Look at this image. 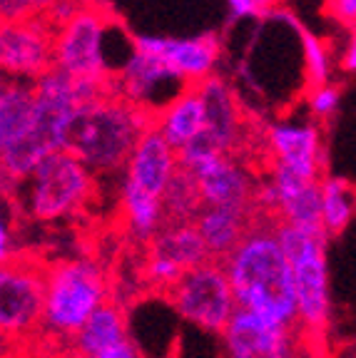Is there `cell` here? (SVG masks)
<instances>
[{"mask_svg":"<svg viewBox=\"0 0 356 358\" xmlns=\"http://www.w3.org/2000/svg\"><path fill=\"white\" fill-rule=\"evenodd\" d=\"M35 124V83L6 78L0 90V164L11 167L25 152Z\"/></svg>","mask_w":356,"mask_h":358,"instance_id":"13","label":"cell"},{"mask_svg":"<svg viewBox=\"0 0 356 358\" xmlns=\"http://www.w3.org/2000/svg\"><path fill=\"white\" fill-rule=\"evenodd\" d=\"M107 301V279L93 259H67L45 268L43 331L50 338L73 341L75 334Z\"/></svg>","mask_w":356,"mask_h":358,"instance_id":"3","label":"cell"},{"mask_svg":"<svg viewBox=\"0 0 356 358\" xmlns=\"http://www.w3.org/2000/svg\"><path fill=\"white\" fill-rule=\"evenodd\" d=\"M152 127V115L107 92L80 105L67 152H73L93 174H115L128 167L139 140Z\"/></svg>","mask_w":356,"mask_h":358,"instance_id":"2","label":"cell"},{"mask_svg":"<svg viewBox=\"0 0 356 358\" xmlns=\"http://www.w3.org/2000/svg\"><path fill=\"white\" fill-rule=\"evenodd\" d=\"M277 239L294 271L296 296H299V321L309 336L322 334L329 324L331 299H329V234L324 227H301L277 219Z\"/></svg>","mask_w":356,"mask_h":358,"instance_id":"5","label":"cell"},{"mask_svg":"<svg viewBox=\"0 0 356 358\" xmlns=\"http://www.w3.org/2000/svg\"><path fill=\"white\" fill-rule=\"evenodd\" d=\"M197 90H200L207 112V129L202 137L217 152L229 155L242 140V115L234 90L219 75L207 78L205 83L197 85Z\"/></svg>","mask_w":356,"mask_h":358,"instance_id":"17","label":"cell"},{"mask_svg":"<svg viewBox=\"0 0 356 358\" xmlns=\"http://www.w3.org/2000/svg\"><path fill=\"white\" fill-rule=\"evenodd\" d=\"M45 271L35 264L13 259L0 268V329L8 338L28 336L43 326Z\"/></svg>","mask_w":356,"mask_h":358,"instance_id":"10","label":"cell"},{"mask_svg":"<svg viewBox=\"0 0 356 358\" xmlns=\"http://www.w3.org/2000/svg\"><path fill=\"white\" fill-rule=\"evenodd\" d=\"M339 107V90L334 85H322V87L309 90V110L317 117H329Z\"/></svg>","mask_w":356,"mask_h":358,"instance_id":"29","label":"cell"},{"mask_svg":"<svg viewBox=\"0 0 356 358\" xmlns=\"http://www.w3.org/2000/svg\"><path fill=\"white\" fill-rule=\"evenodd\" d=\"M120 201H123L128 229L135 239L155 241V236L167 227V209H165L162 196L147 194L145 189H139L132 182L123 179L120 182Z\"/></svg>","mask_w":356,"mask_h":358,"instance_id":"22","label":"cell"},{"mask_svg":"<svg viewBox=\"0 0 356 358\" xmlns=\"http://www.w3.org/2000/svg\"><path fill=\"white\" fill-rule=\"evenodd\" d=\"M267 142L274 152V162L294 169L309 179H322L327 164V152L322 145V132L314 124L277 122L269 127Z\"/></svg>","mask_w":356,"mask_h":358,"instance_id":"15","label":"cell"},{"mask_svg":"<svg viewBox=\"0 0 356 358\" xmlns=\"http://www.w3.org/2000/svg\"><path fill=\"white\" fill-rule=\"evenodd\" d=\"M329 8L339 17L341 22H351L356 20V0H329Z\"/></svg>","mask_w":356,"mask_h":358,"instance_id":"31","label":"cell"},{"mask_svg":"<svg viewBox=\"0 0 356 358\" xmlns=\"http://www.w3.org/2000/svg\"><path fill=\"white\" fill-rule=\"evenodd\" d=\"M192 85L160 55L135 52L125 70L110 83V92L130 105L160 117Z\"/></svg>","mask_w":356,"mask_h":358,"instance_id":"9","label":"cell"},{"mask_svg":"<svg viewBox=\"0 0 356 358\" xmlns=\"http://www.w3.org/2000/svg\"><path fill=\"white\" fill-rule=\"evenodd\" d=\"M179 167L197 179L205 207L254 212V179L229 155L217 152L205 137L179 152Z\"/></svg>","mask_w":356,"mask_h":358,"instance_id":"7","label":"cell"},{"mask_svg":"<svg viewBox=\"0 0 356 358\" xmlns=\"http://www.w3.org/2000/svg\"><path fill=\"white\" fill-rule=\"evenodd\" d=\"M57 0H3V22L35 17L40 13H48Z\"/></svg>","mask_w":356,"mask_h":358,"instance_id":"28","label":"cell"},{"mask_svg":"<svg viewBox=\"0 0 356 358\" xmlns=\"http://www.w3.org/2000/svg\"><path fill=\"white\" fill-rule=\"evenodd\" d=\"M162 57L187 80L189 85H200L214 75L219 60L217 35H200V38H167Z\"/></svg>","mask_w":356,"mask_h":358,"instance_id":"21","label":"cell"},{"mask_svg":"<svg viewBox=\"0 0 356 358\" xmlns=\"http://www.w3.org/2000/svg\"><path fill=\"white\" fill-rule=\"evenodd\" d=\"M167 294L179 319L207 334L222 336L229 321L234 319V313L240 311L224 262H214V259L184 271L177 286Z\"/></svg>","mask_w":356,"mask_h":358,"instance_id":"6","label":"cell"},{"mask_svg":"<svg viewBox=\"0 0 356 358\" xmlns=\"http://www.w3.org/2000/svg\"><path fill=\"white\" fill-rule=\"evenodd\" d=\"M95 174L73 152H53L35 172L13 187L15 204L35 222H60L78 214L93 194Z\"/></svg>","mask_w":356,"mask_h":358,"instance_id":"4","label":"cell"},{"mask_svg":"<svg viewBox=\"0 0 356 358\" xmlns=\"http://www.w3.org/2000/svg\"><path fill=\"white\" fill-rule=\"evenodd\" d=\"M179 172V152L170 145L157 127L147 129L145 137L139 140L137 150L130 157L125 177L135 187L145 189L147 194L165 196L172 177Z\"/></svg>","mask_w":356,"mask_h":358,"instance_id":"16","label":"cell"},{"mask_svg":"<svg viewBox=\"0 0 356 358\" xmlns=\"http://www.w3.org/2000/svg\"><path fill=\"white\" fill-rule=\"evenodd\" d=\"M112 17L85 6L70 22L57 28L55 70L75 80H97L110 85L105 38Z\"/></svg>","mask_w":356,"mask_h":358,"instance_id":"8","label":"cell"},{"mask_svg":"<svg viewBox=\"0 0 356 358\" xmlns=\"http://www.w3.org/2000/svg\"><path fill=\"white\" fill-rule=\"evenodd\" d=\"M152 254L179 264L184 271L202 266V264H207L212 259L205 246V239H202L200 231H197L195 222L167 224V227L155 236V241H152Z\"/></svg>","mask_w":356,"mask_h":358,"instance_id":"23","label":"cell"},{"mask_svg":"<svg viewBox=\"0 0 356 358\" xmlns=\"http://www.w3.org/2000/svg\"><path fill=\"white\" fill-rule=\"evenodd\" d=\"M145 276H147V281H150V284H155V286H160V289L170 291V289H174V286H177V281L184 276V268L179 266V264L170 262V259L150 254V262H147Z\"/></svg>","mask_w":356,"mask_h":358,"instance_id":"27","label":"cell"},{"mask_svg":"<svg viewBox=\"0 0 356 358\" xmlns=\"http://www.w3.org/2000/svg\"><path fill=\"white\" fill-rule=\"evenodd\" d=\"M224 358H301L296 331L274 329L237 311L222 334Z\"/></svg>","mask_w":356,"mask_h":358,"instance_id":"12","label":"cell"},{"mask_svg":"<svg viewBox=\"0 0 356 358\" xmlns=\"http://www.w3.org/2000/svg\"><path fill=\"white\" fill-rule=\"evenodd\" d=\"M232 17H267L272 15L274 0H227Z\"/></svg>","mask_w":356,"mask_h":358,"instance_id":"30","label":"cell"},{"mask_svg":"<svg viewBox=\"0 0 356 358\" xmlns=\"http://www.w3.org/2000/svg\"><path fill=\"white\" fill-rule=\"evenodd\" d=\"M237 308L274 329L299 331L294 271L277 239L272 219H256L224 262Z\"/></svg>","mask_w":356,"mask_h":358,"instance_id":"1","label":"cell"},{"mask_svg":"<svg viewBox=\"0 0 356 358\" xmlns=\"http://www.w3.org/2000/svg\"><path fill=\"white\" fill-rule=\"evenodd\" d=\"M55 25L48 17H22L3 22L0 62L8 78L38 80L55 67Z\"/></svg>","mask_w":356,"mask_h":358,"instance_id":"11","label":"cell"},{"mask_svg":"<svg viewBox=\"0 0 356 358\" xmlns=\"http://www.w3.org/2000/svg\"><path fill=\"white\" fill-rule=\"evenodd\" d=\"M356 212V192L341 177H322V227L336 236L349 227Z\"/></svg>","mask_w":356,"mask_h":358,"instance_id":"24","label":"cell"},{"mask_svg":"<svg viewBox=\"0 0 356 358\" xmlns=\"http://www.w3.org/2000/svg\"><path fill=\"white\" fill-rule=\"evenodd\" d=\"M341 67H344L346 73H356V33L346 43V50L341 55Z\"/></svg>","mask_w":356,"mask_h":358,"instance_id":"32","label":"cell"},{"mask_svg":"<svg viewBox=\"0 0 356 358\" xmlns=\"http://www.w3.org/2000/svg\"><path fill=\"white\" fill-rule=\"evenodd\" d=\"M155 127L177 152L200 140L207 129V112L197 85H192L184 95H179L167 110L162 112L155 120Z\"/></svg>","mask_w":356,"mask_h":358,"instance_id":"20","label":"cell"},{"mask_svg":"<svg viewBox=\"0 0 356 358\" xmlns=\"http://www.w3.org/2000/svg\"><path fill=\"white\" fill-rule=\"evenodd\" d=\"M354 30H356V20H354Z\"/></svg>","mask_w":356,"mask_h":358,"instance_id":"34","label":"cell"},{"mask_svg":"<svg viewBox=\"0 0 356 358\" xmlns=\"http://www.w3.org/2000/svg\"><path fill=\"white\" fill-rule=\"evenodd\" d=\"M60 358H80V356H78V353H73V351H67L65 356H60Z\"/></svg>","mask_w":356,"mask_h":358,"instance_id":"33","label":"cell"},{"mask_svg":"<svg viewBox=\"0 0 356 358\" xmlns=\"http://www.w3.org/2000/svg\"><path fill=\"white\" fill-rule=\"evenodd\" d=\"M67 351L80 358H142L130 338L128 319L120 306L105 303L67 343Z\"/></svg>","mask_w":356,"mask_h":358,"instance_id":"14","label":"cell"},{"mask_svg":"<svg viewBox=\"0 0 356 358\" xmlns=\"http://www.w3.org/2000/svg\"><path fill=\"white\" fill-rule=\"evenodd\" d=\"M301 38V55H304V73L309 90L329 85V73H331V60H329V50L324 43L309 30L299 28Z\"/></svg>","mask_w":356,"mask_h":358,"instance_id":"26","label":"cell"},{"mask_svg":"<svg viewBox=\"0 0 356 358\" xmlns=\"http://www.w3.org/2000/svg\"><path fill=\"white\" fill-rule=\"evenodd\" d=\"M165 209H167V219H172V224L182 222H195L200 217V212L205 209V201H202V192L197 179L187 172V169L179 167V172L172 177L167 192H165Z\"/></svg>","mask_w":356,"mask_h":358,"instance_id":"25","label":"cell"},{"mask_svg":"<svg viewBox=\"0 0 356 358\" xmlns=\"http://www.w3.org/2000/svg\"><path fill=\"white\" fill-rule=\"evenodd\" d=\"M252 212L224 207H205L195 219V227L205 239V246L214 262H227L252 227Z\"/></svg>","mask_w":356,"mask_h":358,"instance_id":"19","label":"cell"},{"mask_svg":"<svg viewBox=\"0 0 356 358\" xmlns=\"http://www.w3.org/2000/svg\"><path fill=\"white\" fill-rule=\"evenodd\" d=\"M272 185L279 194V219L301 227L322 224V179H309L274 162Z\"/></svg>","mask_w":356,"mask_h":358,"instance_id":"18","label":"cell"}]
</instances>
